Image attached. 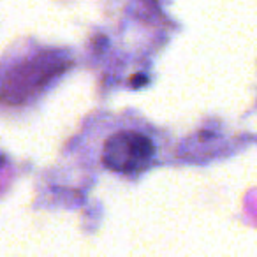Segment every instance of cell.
Listing matches in <instances>:
<instances>
[{"instance_id":"6da1fadb","label":"cell","mask_w":257,"mask_h":257,"mask_svg":"<svg viewBox=\"0 0 257 257\" xmlns=\"http://www.w3.org/2000/svg\"><path fill=\"white\" fill-rule=\"evenodd\" d=\"M154 157V145L134 131H121L107 138L102 148V162L116 173H136Z\"/></svg>"},{"instance_id":"7a4b0ae2","label":"cell","mask_w":257,"mask_h":257,"mask_svg":"<svg viewBox=\"0 0 257 257\" xmlns=\"http://www.w3.org/2000/svg\"><path fill=\"white\" fill-rule=\"evenodd\" d=\"M4 164V157H2V155H0V166Z\"/></svg>"}]
</instances>
